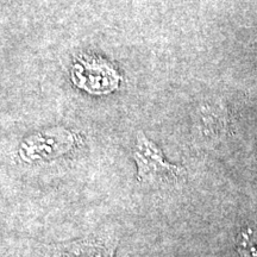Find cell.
<instances>
[{
	"instance_id": "obj_2",
	"label": "cell",
	"mask_w": 257,
	"mask_h": 257,
	"mask_svg": "<svg viewBox=\"0 0 257 257\" xmlns=\"http://www.w3.org/2000/svg\"><path fill=\"white\" fill-rule=\"evenodd\" d=\"M70 78L75 86L91 94H107L118 88L119 74L107 61L95 55L76 56Z\"/></svg>"
},
{
	"instance_id": "obj_4",
	"label": "cell",
	"mask_w": 257,
	"mask_h": 257,
	"mask_svg": "<svg viewBox=\"0 0 257 257\" xmlns=\"http://www.w3.org/2000/svg\"><path fill=\"white\" fill-rule=\"evenodd\" d=\"M240 257H257V230L251 227L243 230L238 238Z\"/></svg>"
},
{
	"instance_id": "obj_3",
	"label": "cell",
	"mask_w": 257,
	"mask_h": 257,
	"mask_svg": "<svg viewBox=\"0 0 257 257\" xmlns=\"http://www.w3.org/2000/svg\"><path fill=\"white\" fill-rule=\"evenodd\" d=\"M114 248V244L105 240H74L60 244L55 255L56 257H113Z\"/></svg>"
},
{
	"instance_id": "obj_1",
	"label": "cell",
	"mask_w": 257,
	"mask_h": 257,
	"mask_svg": "<svg viewBox=\"0 0 257 257\" xmlns=\"http://www.w3.org/2000/svg\"><path fill=\"white\" fill-rule=\"evenodd\" d=\"M133 155L137 163V179L141 182L178 184L186 176V170L167 162L160 148L148 140L143 133L137 134Z\"/></svg>"
}]
</instances>
